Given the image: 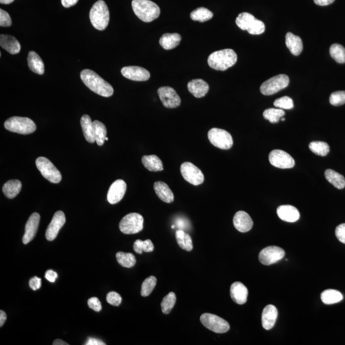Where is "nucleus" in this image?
I'll list each match as a JSON object with an SVG mask.
<instances>
[{
    "instance_id": "nucleus-1",
    "label": "nucleus",
    "mask_w": 345,
    "mask_h": 345,
    "mask_svg": "<svg viewBox=\"0 0 345 345\" xmlns=\"http://www.w3.org/2000/svg\"><path fill=\"white\" fill-rule=\"evenodd\" d=\"M81 79L84 84L92 92L102 97L112 96L114 90L110 83L100 77L94 71L90 69L82 70Z\"/></svg>"
},
{
    "instance_id": "nucleus-2",
    "label": "nucleus",
    "mask_w": 345,
    "mask_h": 345,
    "mask_svg": "<svg viewBox=\"0 0 345 345\" xmlns=\"http://www.w3.org/2000/svg\"><path fill=\"white\" fill-rule=\"evenodd\" d=\"M207 61L211 68L224 71L234 66L237 61V55L233 50L225 49L212 53Z\"/></svg>"
},
{
    "instance_id": "nucleus-3",
    "label": "nucleus",
    "mask_w": 345,
    "mask_h": 345,
    "mask_svg": "<svg viewBox=\"0 0 345 345\" xmlns=\"http://www.w3.org/2000/svg\"><path fill=\"white\" fill-rule=\"evenodd\" d=\"M132 7L138 18L145 23L154 21L161 13L159 6L150 0H133Z\"/></svg>"
},
{
    "instance_id": "nucleus-4",
    "label": "nucleus",
    "mask_w": 345,
    "mask_h": 345,
    "mask_svg": "<svg viewBox=\"0 0 345 345\" xmlns=\"http://www.w3.org/2000/svg\"><path fill=\"white\" fill-rule=\"evenodd\" d=\"M90 19L93 27L98 30H104L110 22V11L103 0L94 3L90 12Z\"/></svg>"
},
{
    "instance_id": "nucleus-5",
    "label": "nucleus",
    "mask_w": 345,
    "mask_h": 345,
    "mask_svg": "<svg viewBox=\"0 0 345 345\" xmlns=\"http://www.w3.org/2000/svg\"><path fill=\"white\" fill-rule=\"evenodd\" d=\"M4 126L10 132L24 135L33 133L37 129L36 125L32 120L20 117H13L6 120Z\"/></svg>"
},
{
    "instance_id": "nucleus-6",
    "label": "nucleus",
    "mask_w": 345,
    "mask_h": 345,
    "mask_svg": "<svg viewBox=\"0 0 345 345\" xmlns=\"http://www.w3.org/2000/svg\"><path fill=\"white\" fill-rule=\"evenodd\" d=\"M143 217L139 213H129L120 221V230L124 234H136L143 230Z\"/></svg>"
},
{
    "instance_id": "nucleus-7",
    "label": "nucleus",
    "mask_w": 345,
    "mask_h": 345,
    "mask_svg": "<svg viewBox=\"0 0 345 345\" xmlns=\"http://www.w3.org/2000/svg\"><path fill=\"white\" fill-rule=\"evenodd\" d=\"M38 170L46 179L51 183L58 184L62 180V175L54 164L44 157H38L36 162Z\"/></svg>"
},
{
    "instance_id": "nucleus-8",
    "label": "nucleus",
    "mask_w": 345,
    "mask_h": 345,
    "mask_svg": "<svg viewBox=\"0 0 345 345\" xmlns=\"http://www.w3.org/2000/svg\"><path fill=\"white\" fill-rule=\"evenodd\" d=\"M208 138L213 146L222 150H228L232 147L233 144L232 137L223 129H211L208 133Z\"/></svg>"
},
{
    "instance_id": "nucleus-9",
    "label": "nucleus",
    "mask_w": 345,
    "mask_h": 345,
    "mask_svg": "<svg viewBox=\"0 0 345 345\" xmlns=\"http://www.w3.org/2000/svg\"><path fill=\"white\" fill-rule=\"evenodd\" d=\"M290 79L286 74H279L267 80L260 86V92L264 95L275 94L288 86Z\"/></svg>"
},
{
    "instance_id": "nucleus-10",
    "label": "nucleus",
    "mask_w": 345,
    "mask_h": 345,
    "mask_svg": "<svg viewBox=\"0 0 345 345\" xmlns=\"http://www.w3.org/2000/svg\"><path fill=\"white\" fill-rule=\"evenodd\" d=\"M200 321L206 328L215 333H226L230 329V324L228 322L213 314H203L200 317Z\"/></svg>"
},
{
    "instance_id": "nucleus-11",
    "label": "nucleus",
    "mask_w": 345,
    "mask_h": 345,
    "mask_svg": "<svg viewBox=\"0 0 345 345\" xmlns=\"http://www.w3.org/2000/svg\"><path fill=\"white\" fill-rule=\"evenodd\" d=\"M184 179L194 186H199L204 182V175L200 169L190 162H185L180 166Z\"/></svg>"
},
{
    "instance_id": "nucleus-12",
    "label": "nucleus",
    "mask_w": 345,
    "mask_h": 345,
    "mask_svg": "<svg viewBox=\"0 0 345 345\" xmlns=\"http://www.w3.org/2000/svg\"><path fill=\"white\" fill-rule=\"evenodd\" d=\"M269 161L276 168L281 169L292 168L295 166V160L288 153L281 150L272 151L269 156Z\"/></svg>"
},
{
    "instance_id": "nucleus-13",
    "label": "nucleus",
    "mask_w": 345,
    "mask_h": 345,
    "mask_svg": "<svg viewBox=\"0 0 345 345\" xmlns=\"http://www.w3.org/2000/svg\"><path fill=\"white\" fill-rule=\"evenodd\" d=\"M285 255L283 249L277 246H269L263 249L259 254V260L265 266L276 264Z\"/></svg>"
},
{
    "instance_id": "nucleus-14",
    "label": "nucleus",
    "mask_w": 345,
    "mask_h": 345,
    "mask_svg": "<svg viewBox=\"0 0 345 345\" xmlns=\"http://www.w3.org/2000/svg\"><path fill=\"white\" fill-rule=\"evenodd\" d=\"M158 95L164 107L176 108L181 104V99L176 91L170 86H163L158 89Z\"/></svg>"
},
{
    "instance_id": "nucleus-15",
    "label": "nucleus",
    "mask_w": 345,
    "mask_h": 345,
    "mask_svg": "<svg viewBox=\"0 0 345 345\" xmlns=\"http://www.w3.org/2000/svg\"><path fill=\"white\" fill-rule=\"evenodd\" d=\"M66 219L65 213L62 211H58L55 213L52 221L49 224L46 232V237L49 241H53L57 238L60 229L66 223Z\"/></svg>"
},
{
    "instance_id": "nucleus-16",
    "label": "nucleus",
    "mask_w": 345,
    "mask_h": 345,
    "mask_svg": "<svg viewBox=\"0 0 345 345\" xmlns=\"http://www.w3.org/2000/svg\"><path fill=\"white\" fill-rule=\"evenodd\" d=\"M126 190L127 184L124 180H116L109 189L107 200L110 204H117L123 199Z\"/></svg>"
},
{
    "instance_id": "nucleus-17",
    "label": "nucleus",
    "mask_w": 345,
    "mask_h": 345,
    "mask_svg": "<svg viewBox=\"0 0 345 345\" xmlns=\"http://www.w3.org/2000/svg\"><path fill=\"white\" fill-rule=\"evenodd\" d=\"M121 73L126 78L136 81H147L150 77L149 71L141 67H125L122 69Z\"/></svg>"
},
{
    "instance_id": "nucleus-18",
    "label": "nucleus",
    "mask_w": 345,
    "mask_h": 345,
    "mask_svg": "<svg viewBox=\"0 0 345 345\" xmlns=\"http://www.w3.org/2000/svg\"><path fill=\"white\" fill-rule=\"evenodd\" d=\"M41 217L38 213H33L29 217L25 226V232L23 237L24 244H27L34 239L39 228Z\"/></svg>"
},
{
    "instance_id": "nucleus-19",
    "label": "nucleus",
    "mask_w": 345,
    "mask_h": 345,
    "mask_svg": "<svg viewBox=\"0 0 345 345\" xmlns=\"http://www.w3.org/2000/svg\"><path fill=\"white\" fill-rule=\"evenodd\" d=\"M233 221L235 228L240 232H248L253 228V220L250 215L244 211H239L236 213Z\"/></svg>"
},
{
    "instance_id": "nucleus-20",
    "label": "nucleus",
    "mask_w": 345,
    "mask_h": 345,
    "mask_svg": "<svg viewBox=\"0 0 345 345\" xmlns=\"http://www.w3.org/2000/svg\"><path fill=\"white\" fill-rule=\"evenodd\" d=\"M231 299L238 304L242 305L247 302L248 297V290L244 284L240 282H235L231 284L230 288Z\"/></svg>"
},
{
    "instance_id": "nucleus-21",
    "label": "nucleus",
    "mask_w": 345,
    "mask_h": 345,
    "mask_svg": "<svg viewBox=\"0 0 345 345\" xmlns=\"http://www.w3.org/2000/svg\"><path fill=\"white\" fill-rule=\"evenodd\" d=\"M277 309L273 305H268L263 311L262 322L263 327L266 330L273 329L277 320Z\"/></svg>"
},
{
    "instance_id": "nucleus-22",
    "label": "nucleus",
    "mask_w": 345,
    "mask_h": 345,
    "mask_svg": "<svg viewBox=\"0 0 345 345\" xmlns=\"http://www.w3.org/2000/svg\"><path fill=\"white\" fill-rule=\"evenodd\" d=\"M277 213L278 217L282 221L288 222L297 221L300 218L299 210L295 207L288 205L278 207Z\"/></svg>"
},
{
    "instance_id": "nucleus-23",
    "label": "nucleus",
    "mask_w": 345,
    "mask_h": 345,
    "mask_svg": "<svg viewBox=\"0 0 345 345\" xmlns=\"http://www.w3.org/2000/svg\"><path fill=\"white\" fill-rule=\"evenodd\" d=\"M189 92L197 98H202L206 96L208 92L209 86L204 80L201 79H193L188 84Z\"/></svg>"
},
{
    "instance_id": "nucleus-24",
    "label": "nucleus",
    "mask_w": 345,
    "mask_h": 345,
    "mask_svg": "<svg viewBox=\"0 0 345 345\" xmlns=\"http://www.w3.org/2000/svg\"><path fill=\"white\" fill-rule=\"evenodd\" d=\"M0 46L11 55L18 54L21 51V45L14 37L9 35H0Z\"/></svg>"
},
{
    "instance_id": "nucleus-25",
    "label": "nucleus",
    "mask_w": 345,
    "mask_h": 345,
    "mask_svg": "<svg viewBox=\"0 0 345 345\" xmlns=\"http://www.w3.org/2000/svg\"><path fill=\"white\" fill-rule=\"evenodd\" d=\"M155 192L159 199L162 202L171 204L174 201V195L170 187L163 182L158 181L153 185Z\"/></svg>"
},
{
    "instance_id": "nucleus-26",
    "label": "nucleus",
    "mask_w": 345,
    "mask_h": 345,
    "mask_svg": "<svg viewBox=\"0 0 345 345\" xmlns=\"http://www.w3.org/2000/svg\"><path fill=\"white\" fill-rule=\"evenodd\" d=\"M286 45L291 54L298 56L302 53L303 50V44L301 39L292 33L288 32L286 35Z\"/></svg>"
},
{
    "instance_id": "nucleus-27",
    "label": "nucleus",
    "mask_w": 345,
    "mask_h": 345,
    "mask_svg": "<svg viewBox=\"0 0 345 345\" xmlns=\"http://www.w3.org/2000/svg\"><path fill=\"white\" fill-rule=\"evenodd\" d=\"M81 126L84 138L90 143H95V129L93 122L87 115H84L81 119Z\"/></svg>"
},
{
    "instance_id": "nucleus-28",
    "label": "nucleus",
    "mask_w": 345,
    "mask_h": 345,
    "mask_svg": "<svg viewBox=\"0 0 345 345\" xmlns=\"http://www.w3.org/2000/svg\"><path fill=\"white\" fill-rule=\"evenodd\" d=\"M181 40V35L179 33H167L162 35L159 40V43L164 50H170L179 46Z\"/></svg>"
},
{
    "instance_id": "nucleus-29",
    "label": "nucleus",
    "mask_w": 345,
    "mask_h": 345,
    "mask_svg": "<svg viewBox=\"0 0 345 345\" xmlns=\"http://www.w3.org/2000/svg\"><path fill=\"white\" fill-rule=\"evenodd\" d=\"M29 68L35 74L42 75L44 73V64L40 56L35 51H30L28 57Z\"/></svg>"
},
{
    "instance_id": "nucleus-30",
    "label": "nucleus",
    "mask_w": 345,
    "mask_h": 345,
    "mask_svg": "<svg viewBox=\"0 0 345 345\" xmlns=\"http://www.w3.org/2000/svg\"><path fill=\"white\" fill-rule=\"evenodd\" d=\"M141 161L143 166L149 171L157 172L164 170L162 162L157 155H144Z\"/></svg>"
},
{
    "instance_id": "nucleus-31",
    "label": "nucleus",
    "mask_w": 345,
    "mask_h": 345,
    "mask_svg": "<svg viewBox=\"0 0 345 345\" xmlns=\"http://www.w3.org/2000/svg\"><path fill=\"white\" fill-rule=\"evenodd\" d=\"M22 188V184L19 180H10L3 186V192L6 198H14L19 195Z\"/></svg>"
},
{
    "instance_id": "nucleus-32",
    "label": "nucleus",
    "mask_w": 345,
    "mask_h": 345,
    "mask_svg": "<svg viewBox=\"0 0 345 345\" xmlns=\"http://www.w3.org/2000/svg\"><path fill=\"white\" fill-rule=\"evenodd\" d=\"M175 237L180 248L187 251L193 250V240L188 233L185 232L184 230H179L176 231Z\"/></svg>"
},
{
    "instance_id": "nucleus-33",
    "label": "nucleus",
    "mask_w": 345,
    "mask_h": 345,
    "mask_svg": "<svg viewBox=\"0 0 345 345\" xmlns=\"http://www.w3.org/2000/svg\"><path fill=\"white\" fill-rule=\"evenodd\" d=\"M326 179L336 188L343 189L345 187V179L344 176L331 169L325 171Z\"/></svg>"
},
{
    "instance_id": "nucleus-34",
    "label": "nucleus",
    "mask_w": 345,
    "mask_h": 345,
    "mask_svg": "<svg viewBox=\"0 0 345 345\" xmlns=\"http://www.w3.org/2000/svg\"><path fill=\"white\" fill-rule=\"evenodd\" d=\"M344 299V297L339 291L336 290H326L321 293V300L323 303L327 305L338 303Z\"/></svg>"
},
{
    "instance_id": "nucleus-35",
    "label": "nucleus",
    "mask_w": 345,
    "mask_h": 345,
    "mask_svg": "<svg viewBox=\"0 0 345 345\" xmlns=\"http://www.w3.org/2000/svg\"><path fill=\"white\" fill-rule=\"evenodd\" d=\"M256 18L248 12H242L236 19V24L242 30L248 31L253 25Z\"/></svg>"
},
{
    "instance_id": "nucleus-36",
    "label": "nucleus",
    "mask_w": 345,
    "mask_h": 345,
    "mask_svg": "<svg viewBox=\"0 0 345 345\" xmlns=\"http://www.w3.org/2000/svg\"><path fill=\"white\" fill-rule=\"evenodd\" d=\"M213 13L206 8L200 7L191 13V18L195 21L204 23L212 18Z\"/></svg>"
},
{
    "instance_id": "nucleus-37",
    "label": "nucleus",
    "mask_w": 345,
    "mask_h": 345,
    "mask_svg": "<svg viewBox=\"0 0 345 345\" xmlns=\"http://www.w3.org/2000/svg\"><path fill=\"white\" fill-rule=\"evenodd\" d=\"M93 122L95 129V142L99 146L103 145L107 135L106 126L98 120H95Z\"/></svg>"
},
{
    "instance_id": "nucleus-38",
    "label": "nucleus",
    "mask_w": 345,
    "mask_h": 345,
    "mask_svg": "<svg viewBox=\"0 0 345 345\" xmlns=\"http://www.w3.org/2000/svg\"><path fill=\"white\" fill-rule=\"evenodd\" d=\"M116 257L120 266L126 268H131L135 266L137 263L135 255L132 253L119 252L116 255Z\"/></svg>"
},
{
    "instance_id": "nucleus-39",
    "label": "nucleus",
    "mask_w": 345,
    "mask_h": 345,
    "mask_svg": "<svg viewBox=\"0 0 345 345\" xmlns=\"http://www.w3.org/2000/svg\"><path fill=\"white\" fill-rule=\"evenodd\" d=\"M309 148L311 152L319 156L325 157L328 154L330 148L326 142L313 141L309 144Z\"/></svg>"
},
{
    "instance_id": "nucleus-40",
    "label": "nucleus",
    "mask_w": 345,
    "mask_h": 345,
    "mask_svg": "<svg viewBox=\"0 0 345 345\" xmlns=\"http://www.w3.org/2000/svg\"><path fill=\"white\" fill-rule=\"evenodd\" d=\"M285 112L281 109L270 108L265 110L263 115L266 120H268L271 123L276 124L279 121V120L283 117Z\"/></svg>"
},
{
    "instance_id": "nucleus-41",
    "label": "nucleus",
    "mask_w": 345,
    "mask_h": 345,
    "mask_svg": "<svg viewBox=\"0 0 345 345\" xmlns=\"http://www.w3.org/2000/svg\"><path fill=\"white\" fill-rule=\"evenodd\" d=\"M330 55L336 62L345 63V48L339 44H334L330 48Z\"/></svg>"
},
{
    "instance_id": "nucleus-42",
    "label": "nucleus",
    "mask_w": 345,
    "mask_h": 345,
    "mask_svg": "<svg viewBox=\"0 0 345 345\" xmlns=\"http://www.w3.org/2000/svg\"><path fill=\"white\" fill-rule=\"evenodd\" d=\"M177 297L175 293L170 292L164 297L161 302L162 311L164 314L168 315L175 306Z\"/></svg>"
},
{
    "instance_id": "nucleus-43",
    "label": "nucleus",
    "mask_w": 345,
    "mask_h": 345,
    "mask_svg": "<svg viewBox=\"0 0 345 345\" xmlns=\"http://www.w3.org/2000/svg\"><path fill=\"white\" fill-rule=\"evenodd\" d=\"M157 284V278L151 276L146 278L142 284L141 295L143 297H148L152 292Z\"/></svg>"
},
{
    "instance_id": "nucleus-44",
    "label": "nucleus",
    "mask_w": 345,
    "mask_h": 345,
    "mask_svg": "<svg viewBox=\"0 0 345 345\" xmlns=\"http://www.w3.org/2000/svg\"><path fill=\"white\" fill-rule=\"evenodd\" d=\"M274 105L276 108L281 109V110H291L294 106L293 100L290 97L287 96L276 99L275 102H274Z\"/></svg>"
},
{
    "instance_id": "nucleus-45",
    "label": "nucleus",
    "mask_w": 345,
    "mask_h": 345,
    "mask_svg": "<svg viewBox=\"0 0 345 345\" xmlns=\"http://www.w3.org/2000/svg\"><path fill=\"white\" fill-rule=\"evenodd\" d=\"M329 102L335 106L344 105L345 104V91H338L332 93Z\"/></svg>"
},
{
    "instance_id": "nucleus-46",
    "label": "nucleus",
    "mask_w": 345,
    "mask_h": 345,
    "mask_svg": "<svg viewBox=\"0 0 345 345\" xmlns=\"http://www.w3.org/2000/svg\"><path fill=\"white\" fill-rule=\"evenodd\" d=\"M266 30V26L262 21L256 19L253 25L249 29L248 32L251 35H260Z\"/></svg>"
},
{
    "instance_id": "nucleus-47",
    "label": "nucleus",
    "mask_w": 345,
    "mask_h": 345,
    "mask_svg": "<svg viewBox=\"0 0 345 345\" xmlns=\"http://www.w3.org/2000/svg\"><path fill=\"white\" fill-rule=\"evenodd\" d=\"M107 302L114 306H119L122 302V297L115 291L108 293L106 297Z\"/></svg>"
},
{
    "instance_id": "nucleus-48",
    "label": "nucleus",
    "mask_w": 345,
    "mask_h": 345,
    "mask_svg": "<svg viewBox=\"0 0 345 345\" xmlns=\"http://www.w3.org/2000/svg\"><path fill=\"white\" fill-rule=\"evenodd\" d=\"M11 25L12 20L9 14L3 9L0 10V26L1 27H9Z\"/></svg>"
},
{
    "instance_id": "nucleus-49",
    "label": "nucleus",
    "mask_w": 345,
    "mask_h": 345,
    "mask_svg": "<svg viewBox=\"0 0 345 345\" xmlns=\"http://www.w3.org/2000/svg\"><path fill=\"white\" fill-rule=\"evenodd\" d=\"M89 308L92 309L93 310L99 312L102 309L101 301L97 297H92L88 300Z\"/></svg>"
},
{
    "instance_id": "nucleus-50",
    "label": "nucleus",
    "mask_w": 345,
    "mask_h": 345,
    "mask_svg": "<svg viewBox=\"0 0 345 345\" xmlns=\"http://www.w3.org/2000/svg\"><path fill=\"white\" fill-rule=\"evenodd\" d=\"M336 236L339 241L345 244V223L341 224L336 229Z\"/></svg>"
},
{
    "instance_id": "nucleus-51",
    "label": "nucleus",
    "mask_w": 345,
    "mask_h": 345,
    "mask_svg": "<svg viewBox=\"0 0 345 345\" xmlns=\"http://www.w3.org/2000/svg\"><path fill=\"white\" fill-rule=\"evenodd\" d=\"M29 285L33 290L36 291L41 288L42 285V280L41 278L35 276L30 279V281H29Z\"/></svg>"
},
{
    "instance_id": "nucleus-52",
    "label": "nucleus",
    "mask_w": 345,
    "mask_h": 345,
    "mask_svg": "<svg viewBox=\"0 0 345 345\" xmlns=\"http://www.w3.org/2000/svg\"><path fill=\"white\" fill-rule=\"evenodd\" d=\"M142 248H143L144 252L150 253L152 252L153 249H154V246H153L152 242L150 240L148 239L144 240Z\"/></svg>"
},
{
    "instance_id": "nucleus-53",
    "label": "nucleus",
    "mask_w": 345,
    "mask_h": 345,
    "mask_svg": "<svg viewBox=\"0 0 345 345\" xmlns=\"http://www.w3.org/2000/svg\"><path fill=\"white\" fill-rule=\"evenodd\" d=\"M45 277L48 281L54 282L58 277V274L53 270H48L45 274Z\"/></svg>"
},
{
    "instance_id": "nucleus-54",
    "label": "nucleus",
    "mask_w": 345,
    "mask_h": 345,
    "mask_svg": "<svg viewBox=\"0 0 345 345\" xmlns=\"http://www.w3.org/2000/svg\"><path fill=\"white\" fill-rule=\"evenodd\" d=\"M143 240H136L135 243H134L133 248L135 252L138 254H142L143 252V248H142V246H143Z\"/></svg>"
},
{
    "instance_id": "nucleus-55",
    "label": "nucleus",
    "mask_w": 345,
    "mask_h": 345,
    "mask_svg": "<svg viewBox=\"0 0 345 345\" xmlns=\"http://www.w3.org/2000/svg\"><path fill=\"white\" fill-rule=\"evenodd\" d=\"M86 345H106L104 343L102 342V341L96 339V338H89L87 342H86Z\"/></svg>"
},
{
    "instance_id": "nucleus-56",
    "label": "nucleus",
    "mask_w": 345,
    "mask_h": 345,
    "mask_svg": "<svg viewBox=\"0 0 345 345\" xmlns=\"http://www.w3.org/2000/svg\"><path fill=\"white\" fill-rule=\"evenodd\" d=\"M79 0H61L62 5L66 8L71 7L77 3Z\"/></svg>"
},
{
    "instance_id": "nucleus-57",
    "label": "nucleus",
    "mask_w": 345,
    "mask_h": 345,
    "mask_svg": "<svg viewBox=\"0 0 345 345\" xmlns=\"http://www.w3.org/2000/svg\"><path fill=\"white\" fill-rule=\"evenodd\" d=\"M335 1V0H314V2L317 5L320 6H326L330 5V4L333 3Z\"/></svg>"
},
{
    "instance_id": "nucleus-58",
    "label": "nucleus",
    "mask_w": 345,
    "mask_h": 345,
    "mask_svg": "<svg viewBox=\"0 0 345 345\" xmlns=\"http://www.w3.org/2000/svg\"><path fill=\"white\" fill-rule=\"evenodd\" d=\"M6 320V315L3 311H0V326L2 327L3 326Z\"/></svg>"
},
{
    "instance_id": "nucleus-59",
    "label": "nucleus",
    "mask_w": 345,
    "mask_h": 345,
    "mask_svg": "<svg viewBox=\"0 0 345 345\" xmlns=\"http://www.w3.org/2000/svg\"><path fill=\"white\" fill-rule=\"evenodd\" d=\"M53 345H68V344H67V343L64 342V341H62L61 340H55L54 342H53Z\"/></svg>"
},
{
    "instance_id": "nucleus-60",
    "label": "nucleus",
    "mask_w": 345,
    "mask_h": 345,
    "mask_svg": "<svg viewBox=\"0 0 345 345\" xmlns=\"http://www.w3.org/2000/svg\"><path fill=\"white\" fill-rule=\"evenodd\" d=\"M14 1V0H0V3L1 4H10Z\"/></svg>"
},
{
    "instance_id": "nucleus-61",
    "label": "nucleus",
    "mask_w": 345,
    "mask_h": 345,
    "mask_svg": "<svg viewBox=\"0 0 345 345\" xmlns=\"http://www.w3.org/2000/svg\"><path fill=\"white\" fill-rule=\"evenodd\" d=\"M281 119L282 121H284V120H285V119H284V118H283V117H282Z\"/></svg>"
},
{
    "instance_id": "nucleus-62",
    "label": "nucleus",
    "mask_w": 345,
    "mask_h": 345,
    "mask_svg": "<svg viewBox=\"0 0 345 345\" xmlns=\"http://www.w3.org/2000/svg\"><path fill=\"white\" fill-rule=\"evenodd\" d=\"M171 228H175V225L171 226Z\"/></svg>"
},
{
    "instance_id": "nucleus-63",
    "label": "nucleus",
    "mask_w": 345,
    "mask_h": 345,
    "mask_svg": "<svg viewBox=\"0 0 345 345\" xmlns=\"http://www.w3.org/2000/svg\"><path fill=\"white\" fill-rule=\"evenodd\" d=\"M108 139H108V138H107V137H106V141H108Z\"/></svg>"
}]
</instances>
